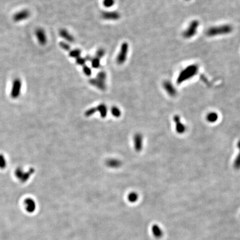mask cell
Returning a JSON list of instances; mask_svg holds the SVG:
<instances>
[{"instance_id": "4316f807", "label": "cell", "mask_w": 240, "mask_h": 240, "mask_svg": "<svg viewBox=\"0 0 240 240\" xmlns=\"http://www.w3.org/2000/svg\"><path fill=\"white\" fill-rule=\"evenodd\" d=\"M6 166V161L4 159V156L0 155V167L3 168Z\"/></svg>"}, {"instance_id": "3957f363", "label": "cell", "mask_w": 240, "mask_h": 240, "mask_svg": "<svg viewBox=\"0 0 240 240\" xmlns=\"http://www.w3.org/2000/svg\"><path fill=\"white\" fill-rule=\"evenodd\" d=\"M200 23L198 20H194L191 22L188 27L183 32V37L185 39H191L197 34Z\"/></svg>"}, {"instance_id": "7402d4cb", "label": "cell", "mask_w": 240, "mask_h": 240, "mask_svg": "<svg viewBox=\"0 0 240 240\" xmlns=\"http://www.w3.org/2000/svg\"><path fill=\"white\" fill-rule=\"evenodd\" d=\"M59 45L60 47L64 50L67 51H69L71 50V46L68 43L61 41L59 43Z\"/></svg>"}, {"instance_id": "2e32d148", "label": "cell", "mask_w": 240, "mask_h": 240, "mask_svg": "<svg viewBox=\"0 0 240 240\" xmlns=\"http://www.w3.org/2000/svg\"><path fill=\"white\" fill-rule=\"evenodd\" d=\"M135 138V147L137 150H140L142 148V137L140 135H137Z\"/></svg>"}, {"instance_id": "83f0119b", "label": "cell", "mask_w": 240, "mask_h": 240, "mask_svg": "<svg viewBox=\"0 0 240 240\" xmlns=\"http://www.w3.org/2000/svg\"><path fill=\"white\" fill-rule=\"evenodd\" d=\"M86 59V61H91V60H92V59L93 57H92L91 56H89V55H87V56H86L85 57Z\"/></svg>"}, {"instance_id": "8fae6325", "label": "cell", "mask_w": 240, "mask_h": 240, "mask_svg": "<svg viewBox=\"0 0 240 240\" xmlns=\"http://www.w3.org/2000/svg\"><path fill=\"white\" fill-rule=\"evenodd\" d=\"M152 233L156 239L161 238L163 236V231L161 228L157 224H154L152 226Z\"/></svg>"}, {"instance_id": "603a6c76", "label": "cell", "mask_w": 240, "mask_h": 240, "mask_svg": "<svg viewBox=\"0 0 240 240\" xmlns=\"http://www.w3.org/2000/svg\"><path fill=\"white\" fill-rule=\"evenodd\" d=\"M82 70H83V72L84 74L86 76H88V77H89L92 75L91 69L89 66L86 65L83 66Z\"/></svg>"}, {"instance_id": "52a82bcc", "label": "cell", "mask_w": 240, "mask_h": 240, "mask_svg": "<svg viewBox=\"0 0 240 240\" xmlns=\"http://www.w3.org/2000/svg\"><path fill=\"white\" fill-rule=\"evenodd\" d=\"M163 87L167 92L171 96H174L176 95V90L174 86L168 81H166L163 83Z\"/></svg>"}, {"instance_id": "f1b7e54d", "label": "cell", "mask_w": 240, "mask_h": 240, "mask_svg": "<svg viewBox=\"0 0 240 240\" xmlns=\"http://www.w3.org/2000/svg\"><path fill=\"white\" fill-rule=\"evenodd\" d=\"M186 1H189V0H186Z\"/></svg>"}, {"instance_id": "d4e9b609", "label": "cell", "mask_w": 240, "mask_h": 240, "mask_svg": "<svg viewBox=\"0 0 240 240\" xmlns=\"http://www.w3.org/2000/svg\"><path fill=\"white\" fill-rule=\"evenodd\" d=\"M86 62V61L85 57H82L80 56L78 58H76V63L79 66H83L85 65Z\"/></svg>"}, {"instance_id": "cb8c5ba5", "label": "cell", "mask_w": 240, "mask_h": 240, "mask_svg": "<svg viewBox=\"0 0 240 240\" xmlns=\"http://www.w3.org/2000/svg\"><path fill=\"white\" fill-rule=\"evenodd\" d=\"M105 50L104 48H99L97 50L96 52V57L97 58L101 60V58H103L104 56L105 55Z\"/></svg>"}, {"instance_id": "7a4b0ae2", "label": "cell", "mask_w": 240, "mask_h": 240, "mask_svg": "<svg viewBox=\"0 0 240 240\" xmlns=\"http://www.w3.org/2000/svg\"><path fill=\"white\" fill-rule=\"evenodd\" d=\"M233 28L231 25L226 24L217 26L210 27L207 31L206 35L209 37H215L219 35H227L233 31Z\"/></svg>"}, {"instance_id": "d6986e66", "label": "cell", "mask_w": 240, "mask_h": 240, "mask_svg": "<svg viewBox=\"0 0 240 240\" xmlns=\"http://www.w3.org/2000/svg\"><path fill=\"white\" fill-rule=\"evenodd\" d=\"M107 78V75L106 74L105 71H101L100 72H99L98 74H97L96 76V78L100 80L101 81L105 82L106 81Z\"/></svg>"}, {"instance_id": "8992f818", "label": "cell", "mask_w": 240, "mask_h": 240, "mask_svg": "<svg viewBox=\"0 0 240 240\" xmlns=\"http://www.w3.org/2000/svg\"><path fill=\"white\" fill-rule=\"evenodd\" d=\"M59 35L62 39L66 40L69 42H74L75 41V38L72 35L70 34L69 31L66 29L62 28L59 31Z\"/></svg>"}, {"instance_id": "ba28073f", "label": "cell", "mask_w": 240, "mask_h": 240, "mask_svg": "<svg viewBox=\"0 0 240 240\" xmlns=\"http://www.w3.org/2000/svg\"><path fill=\"white\" fill-rule=\"evenodd\" d=\"M25 205L26 206V209L28 212H34L36 208V205L34 200L32 198H28L25 200Z\"/></svg>"}, {"instance_id": "5bb4252c", "label": "cell", "mask_w": 240, "mask_h": 240, "mask_svg": "<svg viewBox=\"0 0 240 240\" xmlns=\"http://www.w3.org/2000/svg\"><path fill=\"white\" fill-rule=\"evenodd\" d=\"M91 66L93 69H99L101 66V62H100V59L97 58L96 57H93L92 60L91 61Z\"/></svg>"}, {"instance_id": "277c9868", "label": "cell", "mask_w": 240, "mask_h": 240, "mask_svg": "<svg viewBox=\"0 0 240 240\" xmlns=\"http://www.w3.org/2000/svg\"><path fill=\"white\" fill-rule=\"evenodd\" d=\"M129 46L127 42H124L122 43L120 47L119 53L116 58V62L119 65H121L124 63L127 57Z\"/></svg>"}, {"instance_id": "ac0fdd59", "label": "cell", "mask_w": 240, "mask_h": 240, "mask_svg": "<svg viewBox=\"0 0 240 240\" xmlns=\"http://www.w3.org/2000/svg\"><path fill=\"white\" fill-rule=\"evenodd\" d=\"M97 110H98L100 113H101V116L105 117L106 113H107V108L105 104H101L97 106Z\"/></svg>"}, {"instance_id": "4fadbf2b", "label": "cell", "mask_w": 240, "mask_h": 240, "mask_svg": "<svg viewBox=\"0 0 240 240\" xmlns=\"http://www.w3.org/2000/svg\"><path fill=\"white\" fill-rule=\"evenodd\" d=\"M81 51L78 48H76L72 50H70L69 56L71 58H77L81 56Z\"/></svg>"}, {"instance_id": "ffe728a7", "label": "cell", "mask_w": 240, "mask_h": 240, "mask_svg": "<svg viewBox=\"0 0 240 240\" xmlns=\"http://www.w3.org/2000/svg\"><path fill=\"white\" fill-rule=\"evenodd\" d=\"M238 147L240 150V153L237 156L236 159H235V162H234V166L236 169H240V141L238 143Z\"/></svg>"}, {"instance_id": "6da1fadb", "label": "cell", "mask_w": 240, "mask_h": 240, "mask_svg": "<svg viewBox=\"0 0 240 240\" xmlns=\"http://www.w3.org/2000/svg\"><path fill=\"white\" fill-rule=\"evenodd\" d=\"M198 66L197 65L193 64L186 67L185 69L182 70L178 75L177 78V83L180 85L184 82L186 81L191 78H194L198 74Z\"/></svg>"}, {"instance_id": "e0dca14e", "label": "cell", "mask_w": 240, "mask_h": 240, "mask_svg": "<svg viewBox=\"0 0 240 240\" xmlns=\"http://www.w3.org/2000/svg\"><path fill=\"white\" fill-rule=\"evenodd\" d=\"M218 116L216 113H210L207 116V120L209 122H215L217 121Z\"/></svg>"}, {"instance_id": "5b68a950", "label": "cell", "mask_w": 240, "mask_h": 240, "mask_svg": "<svg viewBox=\"0 0 240 240\" xmlns=\"http://www.w3.org/2000/svg\"><path fill=\"white\" fill-rule=\"evenodd\" d=\"M101 18L107 21H117L121 17L120 13L117 11H104L101 13Z\"/></svg>"}, {"instance_id": "9c48e42d", "label": "cell", "mask_w": 240, "mask_h": 240, "mask_svg": "<svg viewBox=\"0 0 240 240\" xmlns=\"http://www.w3.org/2000/svg\"><path fill=\"white\" fill-rule=\"evenodd\" d=\"M89 83L91 85L93 86L97 89H101L102 91H105L106 88V86L105 82L101 81L100 80L96 78H91L89 80Z\"/></svg>"}, {"instance_id": "9a60e30c", "label": "cell", "mask_w": 240, "mask_h": 240, "mask_svg": "<svg viewBox=\"0 0 240 240\" xmlns=\"http://www.w3.org/2000/svg\"><path fill=\"white\" fill-rule=\"evenodd\" d=\"M128 201L132 203L136 202L139 199V195L136 192H131L128 195Z\"/></svg>"}, {"instance_id": "30bf717a", "label": "cell", "mask_w": 240, "mask_h": 240, "mask_svg": "<svg viewBox=\"0 0 240 240\" xmlns=\"http://www.w3.org/2000/svg\"><path fill=\"white\" fill-rule=\"evenodd\" d=\"M36 36L37 39L39 40V42L41 45H44L47 42L46 35L45 32L42 29L39 28L36 31Z\"/></svg>"}, {"instance_id": "7c38bea8", "label": "cell", "mask_w": 240, "mask_h": 240, "mask_svg": "<svg viewBox=\"0 0 240 240\" xmlns=\"http://www.w3.org/2000/svg\"><path fill=\"white\" fill-rule=\"evenodd\" d=\"M174 120L176 123V131L178 133H181L185 131V126L183 124H182L180 121V117L176 116L174 117Z\"/></svg>"}, {"instance_id": "44dd1931", "label": "cell", "mask_w": 240, "mask_h": 240, "mask_svg": "<svg viewBox=\"0 0 240 240\" xmlns=\"http://www.w3.org/2000/svg\"><path fill=\"white\" fill-rule=\"evenodd\" d=\"M115 3V0H104L103 5L106 8H111L113 6Z\"/></svg>"}, {"instance_id": "484cf974", "label": "cell", "mask_w": 240, "mask_h": 240, "mask_svg": "<svg viewBox=\"0 0 240 240\" xmlns=\"http://www.w3.org/2000/svg\"><path fill=\"white\" fill-rule=\"evenodd\" d=\"M112 113H113V115L115 117L120 116V114H121L120 110L115 106L113 107V109H112Z\"/></svg>"}]
</instances>
